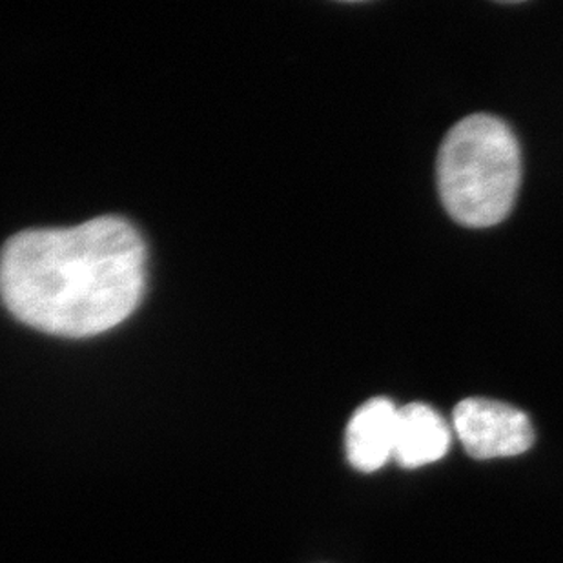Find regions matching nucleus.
I'll list each match as a JSON object with an SVG mask.
<instances>
[{
	"instance_id": "nucleus-5",
	"label": "nucleus",
	"mask_w": 563,
	"mask_h": 563,
	"mask_svg": "<svg viewBox=\"0 0 563 563\" xmlns=\"http://www.w3.org/2000/svg\"><path fill=\"white\" fill-rule=\"evenodd\" d=\"M452 432L437 410L423 404L398 409L394 460L401 467L416 468L438 462L451 446Z\"/></svg>"
},
{
	"instance_id": "nucleus-1",
	"label": "nucleus",
	"mask_w": 563,
	"mask_h": 563,
	"mask_svg": "<svg viewBox=\"0 0 563 563\" xmlns=\"http://www.w3.org/2000/svg\"><path fill=\"white\" fill-rule=\"evenodd\" d=\"M144 282L143 240L113 216L26 230L0 252V298L46 334L90 338L118 327L141 303Z\"/></svg>"
},
{
	"instance_id": "nucleus-4",
	"label": "nucleus",
	"mask_w": 563,
	"mask_h": 563,
	"mask_svg": "<svg viewBox=\"0 0 563 563\" xmlns=\"http://www.w3.org/2000/svg\"><path fill=\"white\" fill-rule=\"evenodd\" d=\"M398 407L388 398L368 399L346 427V457L352 467L374 473L394 456Z\"/></svg>"
},
{
	"instance_id": "nucleus-2",
	"label": "nucleus",
	"mask_w": 563,
	"mask_h": 563,
	"mask_svg": "<svg viewBox=\"0 0 563 563\" xmlns=\"http://www.w3.org/2000/svg\"><path fill=\"white\" fill-rule=\"evenodd\" d=\"M446 213L468 229L501 223L521 183L520 144L501 119L474 113L446 132L437 163Z\"/></svg>"
},
{
	"instance_id": "nucleus-3",
	"label": "nucleus",
	"mask_w": 563,
	"mask_h": 563,
	"mask_svg": "<svg viewBox=\"0 0 563 563\" xmlns=\"http://www.w3.org/2000/svg\"><path fill=\"white\" fill-rule=\"evenodd\" d=\"M452 427L465 451L476 460L518 456L534 443L526 412L495 399H463L454 409Z\"/></svg>"
}]
</instances>
